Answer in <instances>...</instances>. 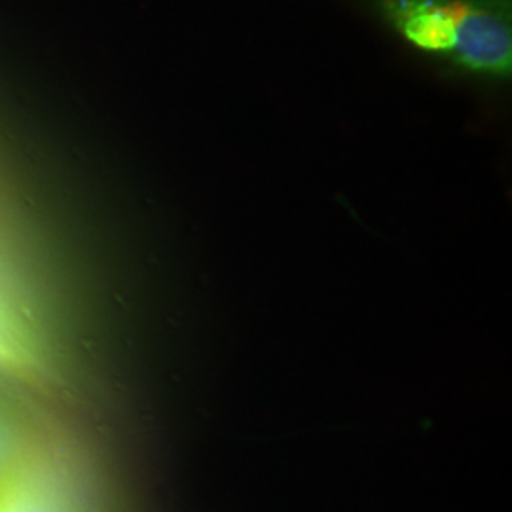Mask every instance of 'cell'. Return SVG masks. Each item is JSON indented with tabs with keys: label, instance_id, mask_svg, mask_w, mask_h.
I'll return each instance as SVG.
<instances>
[{
	"label": "cell",
	"instance_id": "6da1fadb",
	"mask_svg": "<svg viewBox=\"0 0 512 512\" xmlns=\"http://www.w3.org/2000/svg\"><path fill=\"white\" fill-rule=\"evenodd\" d=\"M456 31L450 61L469 73L509 78L512 73L511 0H440Z\"/></svg>",
	"mask_w": 512,
	"mask_h": 512
},
{
	"label": "cell",
	"instance_id": "7a4b0ae2",
	"mask_svg": "<svg viewBox=\"0 0 512 512\" xmlns=\"http://www.w3.org/2000/svg\"><path fill=\"white\" fill-rule=\"evenodd\" d=\"M0 512H23L14 484L0 482Z\"/></svg>",
	"mask_w": 512,
	"mask_h": 512
},
{
	"label": "cell",
	"instance_id": "3957f363",
	"mask_svg": "<svg viewBox=\"0 0 512 512\" xmlns=\"http://www.w3.org/2000/svg\"><path fill=\"white\" fill-rule=\"evenodd\" d=\"M14 357H12V348L8 346L6 340L0 338V363H10Z\"/></svg>",
	"mask_w": 512,
	"mask_h": 512
},
{
	"label": "cell",
	"instance_id": "277c9868",
	"mask_svg": "<svg viewBox=\"0 0 512 512\" xmlns=\"http://www.w3.org/2000/svg\"><path fill=\"white\" fill-rule=\"evenodd\" d=\"M4 448H6V429H4L2 423H0V456H2Z\"/></svg>",
	"mask_w": 512,
	"mask_h": 512
}]
</instances>
